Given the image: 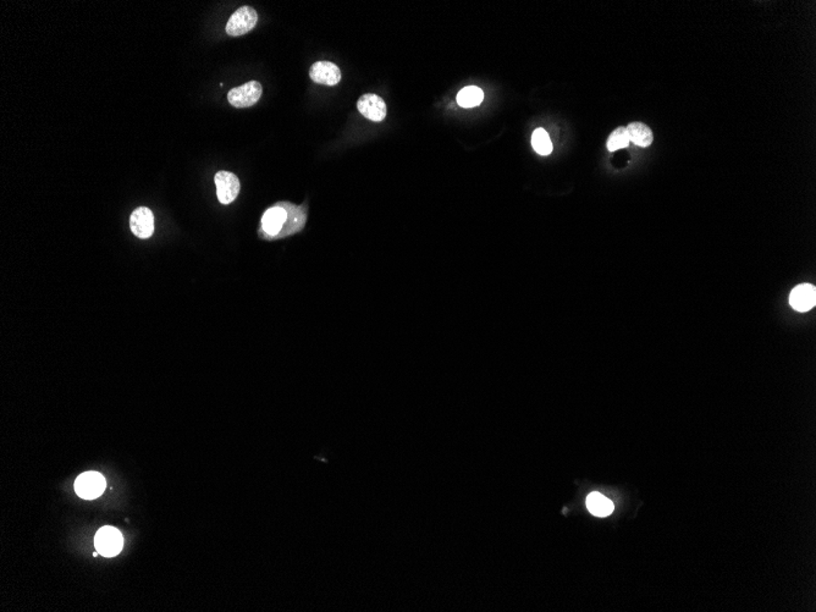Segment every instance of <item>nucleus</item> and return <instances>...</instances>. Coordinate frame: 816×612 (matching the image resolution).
<instances>
[{
    "instance_id": "4468645a",
    "label": "nucleus",
    "mask_w": 816,
    "mask_h": 612,
    "mask_svg": "<svg viewBox=\"0 0 816 612\" xmlns=\"http://www.w3.org/2000/svg\"><path fill=\"white\" fill-rule=\"evenodd\" d=\"M532 146L534 151L540 156H548L553 152V144L548 132L544 129H537L532 135Z\"/></svg>"
},
{
    "instance_id": "6e6552de",
    "label": "nucleus",
    "mask_w": 816,
    "mask_h": 612,
    "mask_svg": "<svg viewBox=\"0 0 816 612\" xmlns=\"http://www.w3.org/2000/svg\"><path fill=\"white\" fill-rule=\"evenodd\" d=\"M130 228L135 236L149 239L154 233V216L147 207H140L132 211Z\"/></svg>"
},
{
    "instance_id": "9b49d317",
    "label": "nucleus",
    "mask_w": 816,
    "mask_h": 612,
    "mask_svg": "<svg viewBox=\"0 0 816 612\" xmlns=\"http://www.w3.org/2000/svg\"><path fill=\"white\" fill-rule=\"evenodd\" d=\"M630 137V142L637 144L639 147H649L654 141V134L652 129L643 123H630L626 127Z\"/></svg>"
},
{
    "instance_id": "20e7f679",
    "label": "nucleus",
    "mask_w": 816,
    "mask_h": 612,
    "mask_svg": "<svg viewBox=\"0 0 816 612\" xmlns=\"http://www.w3.org/2000/svg\"><path fill=\"white\" fill-rule=\"evenodd\" d=\"M106 486V478L97 472L82 473L75 481L76 494L85 500H94L101 496L104 493Z\"/></svg>"
},
{
    "instance_id": "f8f14e48",
    "label": "nucleus",
    "mask_w": 816,
    "mask_h": 612,
    "mask_svg": "<svg viewBox=\"0 0 816 612\" xmlns=\"http://www.w3.org/2000/svg\"><path fill=\"white\" fill-rule=\"evenodd\" d=\"M587 507L589 512H592L593 515L598 517H606L611 515L613 511V503L609 498H605L604 495L599 493H592L589 495L587 498Z\"/></svg>"
},
{
    "instance_id": "0eeeda50",
    "label": "nucleus",
    "mask_w": 816,
    "mask_h": 612,
    "mask_svg": "<svg viewBox=\"0 0 816 612\" xmlns=\"http://www.w3.org/2000/svg\"><path fill=\"white\" fill-rule=\"evenodd\" d=\"M357 108L364 118L374 123H381L388 114L385 101L377 94H363L357 101Z\"/></svg>"
},
{
    "instance_id": "ddd939ff",
    "label": "nucleus",
    "mask_w": 816,
    "mask_h": 612,
    "mask_svg": "<svg viewBox=\"0 0 816 612\" xmlns=\"http://www.w3.org/2000/svg\"><path fill=\"white\" fill-rule=\"evenodd\" d=\"M484 94L482 89L475 86H468L462 89L457 94V103L462 108H474L478 106L483 101Z\"/></svg>"
},
{
    "instance_id": "f03ea898",
    "label": "nucleus",
    "mask_w": 816,
    "mask_h": 612,
    "mask_svg": "<svg viewBox=\"0 0 816 612\" xmlns=\"http://www.w3.org/2000/svg\"><path fill=\"white\" fill-rule=\"evenodd\" d=\"M258 21V14L252 6H241L228 19L226 24V34L233 37H238L253 30Z\"/></svg>"
},
{
    "instance_id": "423d86ee",
    "label": "nucleus",
    "mask_w": 816,
    "mask_h": 612,
    "mask_svg": "<svg viewBox=\"0 0 816 612\" xmlns=\"http://www.w3.org/2000/svg\"><path fill=\"white\" fill-rule=\"evenodd\" d=\"M216 186V196L221 204H230L240 194V180L230 171H219L214 178Z\"/></svg>"
},
{
    "instance_id": "7ed1b4c3",
    "label": "nucleus",
    "mask_w": 816,
    "mask_h": 612,
    "mask_svg": "<svg viewBox=\"0 0 816 612\" xmlns=\"http://www.w3.org/2000/svg\"><path fill=\"white\" fill-rule=\"evenodd\" d=\"M94 544L96 550L101 555L106 558H113L123 549L124 538L116 528L108 526L98 531L94 538Z\"/></svg>"
},
{
    "instance_id": "f257e3e1",
    "label": "nucleus",
    "mask_w": 816,
    "mask_h": 612,
    "mask_svg": "<svg viewBox=\"0 0 816 612\" xmlns=\"http://www.w3.org/2000/svg\"><path fill=\"white\" fill-rule=\"evenodd\" d=\"M306 223V211L290 203H278L262 218V230L269 239H280L301 231Z\"/></svg>"
},
{
    "instance_id": "39448f33",
    "label": "nucleus",
    "mask_w": 816,
    "mask_h": 612,
    "mask_svg": "<svg viewBox=\"0 0 816 612\" xmlns=\"http://www.w3.org/2000/svg\"><path fill=\"white\" fill-rule=\"evenodd\" d=\"M262 94V85L258 81H250L245 85L231 89L228 94V101L235 108H248L257 104Z\"/></svg>"
},
{
    "instance_id": "2eb2a0df",
    "label": "nucleus",
    "mask_w": 816,
    "mask_h": 612,
    "mask_svg": "<svg viewBox=\"0 0 816 612\" xmlns=\"http://www.w3.org/2000/svg\"><path fill=\"white\" fill-rule=\"evenodd\" d=\"M630 144V137H628V132H627L626 127L620 126L611 132V135H610L609 139H608L606 147H608L610 152H615V151H618V149L628 147V144Z\"/></svg>"
},
{
    "instance_id": "1a4fd4ad",
    "label": "nucleus",
    "mask_w": 816,
    "mask_h": 612,
    "mask_svg": "<svg viewBox=\"0 0 816 612\" xmlns=\"http://www.w3.org/2000/svg\"><path fill=\"white\" fill-rule=\"evenodd\" d=\"M309 77L319 85L335 86L341 81V71L334 63L317 61L309 70Z\"/></svg>"
},
{
    "instance_id": "dca6fc26",
    "label": "nucleus",
    "mask_w": 816,
    "mask_h": 612,
    "mask_svg": "<svg viewBox=\"0 0 816 612\" xmlns=\"http://www.w3.org/2000/svg\"><path fill=\"white\" fill-rule=\"evenodd\" d=\"M98 555H99V553H98V551H94V558H97Z\"/></svg>"
},
{
    "instance_id": "9d476101",
    "label": "nucleus",
    "mask_w": 816,
    "mask_h": 612,
    "mask_svg": "<svg viewBox=\"0 0 816 612\" xmlns=\"http://www.w3.org/2000/svg\"><path fill=\"white\" fill-rule=\"evenodd\" d=\"M816 290L815 287L809 284H802L795 287L790 295V304L792 308L798 312H807L815 306Z\"/></svg>"
}]
</instances>
